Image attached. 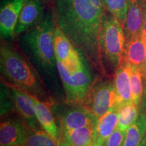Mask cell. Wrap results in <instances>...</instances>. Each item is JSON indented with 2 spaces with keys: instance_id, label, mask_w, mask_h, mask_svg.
<instances>
[{
  "instance_id": "21",
  "label": "cell",
  "mask_w": 146,
  "mask_h": 146,
  "mask_svg": "<svg viewBox=\"0 0 146 146\" xmlns=\"http://www.w3.org/2000/svg\"><path fill=\"white\" fill-rule=\"evenodd\" d=\"M139 116V108L134 104L130 103L119 109L117 129L127 131L130 126L137 120Z\"/></svg>"
},
{
  "instance_id": "10",
  "label": "cell",
  "mask_w": 146,
  "mask_h": 146,
  "mask_svg": "<svg viewBox=\"0 0 146 146\" xmlns=\"http://www.w3.org/2000/svg\"><path fill=\"white\" fill-rule=\"evenodd\" d=\"M43 12L44 8L41 0H27L20 13L15 35L25 33L39 23L44 16Z\"/></svg>"
},
{
  "instance_id": "16",
  "label": "cell",
  "mask_w": 146,
  "mask_h": 146,
  "mask_svg": "<svg viewBox=\"0 0 146 146\" xmlns=\"http://www.w3.org/2000/svg\"><path fill=\"white\" fill-rule=\"evenodd\" d=\"M119 108L115 106L109 112L98 118L97 121L94 141L102 145L108 137L117 129Z\"/></svg>"
},
{
  "instance_id": "17",
  "label": "cell",
  "mask_w": 146,
  "mask_h": 146,
  "mask_svg": "<svg viewBox=\"0 0 146 146\" xmlns=\"http://www.w3.org/2000/svg\"><path fill=\"white\" fill-rule=\"evenodd\" d=\"M96 123L64 132L62 139L70 146H89L94 140Z\"/></svg>"
},
{
  "instance_id": "15",
  "label": "cell",
  "mask_w": 146,
  "mask_h": 146,
  "mask_svg": "<svg viewBox=\"0 0 146 146\" xmlns=\"http://www.w3.org/2000/svg\"><path fill=\"white\" fill-rule=\"evenodd\" d=\"M98 120L92 113L83 106L77 107L68 111L64 116L62 120V133L96 124Z\"/></svg>"
},
{
  "instance_id": "29",
  "label": "cell",
  "mask_w": 146,
  "mask_h": 146,
  "mask_svg": "<svg viewBox=\"0 0 146 146\" xmlns=\"http://www.w3.org/2000/svg\"><path fill=\"white\" fill-rule=\"evenodd\" d=\"M47 1H50V0H47Z\"/></svg>"
},
{
  "instance_id": "6",
  "label": "cell",
  "mask_w": 146,
  "mask_h": 146,
  "mask_svg": "<svg viewBox=\"0 0 146 146\" xmlns=\"http://www.w3.org/2000/svg\"><path fill=\"white\" fill-rule=\"evenodd\" d=\"M114 81L106 80L91 85L81 106L99 118L116 106Z\"/></svg>"
},
{
  "instance_id": "20",
  "label": "cell",
  "mask_w": 146,
  "mask_h": 146,
  "mask_svg": "<svg viewBox=\"0 0 146 146\" xmlns=\"http://www.w3.org/2000/svg\"><path fill=\"white\" fill-rule=\"evenodd\" d=\"M143 72L140 69L130 68V81L133 103L139 108L143 94Z\"/></svg>"
},
{
  "instance_id": "23",
  "label": "cell",
  "mask_w": 146,
  "mask_h": 146,
  "mask_svg": "<svg viewBox=\"0 0 146 146\" xmlns=\"http://www.w3.org/2000/svg\"><path fill=\"white\" fill-rule=\"evenodd\" d=\"M126 133L120 129H115L114 132L102 144V146H123L125 143Z\"/></svg>"
},
{
  "instance_id": "9",
  "label": "cell",
  "mask_w": 146,
  "mask_h": 146,
  "mask_svg": "<svg viewBox=\"0 0 146 146\" xmlns=\"http://www.w3.org/2000/svg\"><path fill=\"white\" fill-rule=\"evenodd\" d=\"M146 63V43L143 35L126 40L121 64L144 72Z\"/></svg>"
},
{
  "instance_id": "24",
  "label": "cell",
  "mask_w": 146,
  "mask_h": 146,
  "mask_svg": "<svg viewBox=\"0 0 146 146\" xmlns=\"http://www.w3.org/2000/svg\"><path fill=\"white\" fill-rule=\"evenodd\" d=\"M142 35L144 41L146 43V0H144V16H143V25Z\"/></svg>"
},
{
  "instance_id": "12",
  "label": "cell",
  "mask_w": 146,
  "mask_h": 146,
  "mask_svg": "<svg viewBox=\"0 0 146 146\" xmlns=\"http://www.w3.org/2000/svg\"><path fill=\"white\" fill-rule=\"evenodd\" d=\"M127 13L124 24L126 40L142 35L144 16V0H127Z\"/></svg>"
},
{
  "instance_id": "5",
  "label": "cell",
  "mask_w": 146,
  "mask_h": 146,
  "mask_svg": "<svg viewBox=\"0 0 146 146\" xmlns=\"http://www.w3.org/2000/svg\"><path fill=\"white\" fill-rule=\"evenodd\" d=\"M56 67L61 78L68 104L82 105L92 85L88 64L85 60L74 70H69L61 61L56 59Z\"/></svg>"
},
{
  "instance_id": "8",
  "label": "cell",
  "mask_w": 146,
  "mask_h": 146,
  "mask_svg": "<svg viewBox=\"0 0 146 146\" xmlns=\"http://www.w3.org/2000/svg\"><path fill=\"white\" fill-rule=\"evenodd\" d=\"M27 0H8L0 11V33L1 37L12 39L22 8Z\"/></svg>"
},
{
  "instance_id": "30",
  "label": "cell",
  "mask_w": 146,
  "mask_h": 146,
  "mask_svg": "<svg viewBox=\"0 0 146 146\" xmlns=\"http://www.w3.org/2000/svg\"><path fill=\"white\" fill-rule=\"evenodd\" d=\"M21 146H25V145H21Z\"/></svg>"
},
{
  "instance_id": "11",
  "label": "cell",
  "mask_w": 146,
  "mask_h": 146,
  "mask_svg": "<svg viewBox=\"0 0 146 146\" xmlns=\"http://www.w3.org/2000/svg\"><path fill=\"white\" fill-rule=\"evenodd\" d=\"M29 127H25L18 118H10L0 125V145L21 146L24 145Z\"/></svg>"
},
{
  "instance_id": "1",
  "label": "cell",
  "mask_w": 146,
  "mask_h": 146,
  "mask_svg": "<svg viewBox=\"0 0 146 146\" xmlns=\"http://www.w3.org/2000/svg\"><path fill=\"white\" fill-rule=\"evenodd\" d=\"M105 9L102 0H57L56 22L77 50L102 72L100 34Z\"/></svg>"
},
{
  "instance_id": "14",
  "label": "cell",
  "mask_w": 146,
  "mask_h": 146,
  "mask_svg": "<svg viewBox=\"0 0 146 146\" xmlns=\"http://www.w3.org/2000/svg\"><path fill=\"white\" fill-rule=\"evenodd\" d=\"M35 104L36 116L39 125L56 141L60 142V132L52 112V103L49 101H40L39 98L30 94Z\"/></svg>"
},
{
  "instance_id": "25",
  "label": "cell",
  "mask_w": 146,
  "mask_h": 146,
  "mask_svg": "<svg viewBox=\"0 0 146 146\" xmlns=\"http://www.w3.org/2000/svg\"><path fill=\"white\" fill-rule=\"evenodd\" d=\"M60 146H70L66 141L62 139L60 141Z\"/></svg>"
},
{
  "instance_id": "4",
  "label": "cell",
  "mask_w": 146,
  "mask_h": 146,
  "mask_svg": "<svg viewBox=\"0 0 146 146\" xmlns=\"http://www.w3.org/2000/svg\"><path fill=\"white\" fill-rule=\"evenodd\" d=\"M125 42L123 25L106 11L103 16L100 34L102 72L117 70L123 60Z\"/></svg>"
},
{
  "instance_id": "2",
  "label": "cell",
  "mask_w": 146,
  "mask_h": 146,
  "mask_svg": "<svg viewBox=\"0 0 146 146\" xmlns=\"http://www.w3.org/2000/svg\"><path fill=\"white\" fill-rule=\"evenodd\" d=\"M56 22L54 15L47 12L39 23L22 37V44L36 65L48 74L56 66L54 36Z\"/></svg>"
},
{
  "instance_id": "19",
  "label": "cell",
  "mask_w": 146,
  "mask_h": 146,
  "mask_svg": "<svg viewBox=\"0 0 146 146\" xmlns=\"http://www.w3.org/2000/svg\"><path fill=\"white\" fill-rule=\"evenodd\" d=\"M25 146H60V142L52 138L43 129H31L29 128Z\"/></svg>"
},
{
  "instance_id": "28",
  "label": "cell",
  "mask_w": 146,
  "mask_h": 146,
  "mask_svg": "<svg viewBox=\"0 0 146 146\" xmlns=\"http://www.w3.org/2000/svg\"><path fill=\"white\" fill-rule=\"evenodd\" d=\"M143 78H145L146 81V63H145V69H144V72H143Z\"/></svg>"
},
{
  "instance_id": "13",
  "label": "cell",
  "mask_w": 146,
  "mask_h": 146,
  "mask_svg": "<svg viewBox=\"0 0 146 146\" xmlns=\"http://www.w3.org/2000/svg\"><path fill=\"white\" fill-rule=\"evenodd\" d=\"M114 89L116 92V106L120 108L123 106L132 103L130 81V67L121 64L114 74Z\"/></svg>"
},
{
  "instance_id": "7",
  "label": "cell",
  "mask_w": 146,
  "mask_h": 146,
  "mask_svg": "<svg viewBox=\"0 0 146 146\" xmlns=\"http://www.w3.org/2000/svg\"><path fill=\"white\" fill-rule=\"evenodd\" d=\"M5 83L10 89L11 97L14 106L24 122L31 129L39 128V123L36 116L35 106L30 94L13 85Z\"/></svg>"
},
{
  "instance_id": "18",
  "label": "cell",
  "mask_w": 146,
  "mask_h": 146,
  "mask_svg": "<svg viewBox=\"0 0 146 146\" xmlns=\"http://www.w3.org/2000/svg\"><path fill=\"white\" fill-rule=\"evenodd\" d=\"M146 134V115L139 114L135 121L128 128L123 146H138Z\"/></svg>"
},
{
  "instance_id": "26",
  "label": "cell",
  "mask_w": 146,
  "mask_h": 146,
  "mask_svg": "<svg viewBox=\"0 0 146 146\" xmlns=\"http://www.w3.org/2000/svg\"><path fill=\"white\" fill-rule=\"evenodd\" d=\"M138 146H146V134H145V135L144 136L143 139H142L141 143H139V145Z\"/></svg>"
},
{
  "instance_id": "22",
  "label": "cell",
  "mask_w": 146,
  "mask_h": 146,
  "mask_svg": "<svg viewBox=\"0 0 146 146\" xmlns=\"http://www.w3.org/2000/svg\"><path fill=\"white\" fill-rule=\"evenodd\" d=\"M105 10L123 25L127 18V0H102Z\"/></svg>"
},
{
  "instance_id": "3",
  "label": "cell",
  "mask_w": 146,
  "mask_h": 146,
  "mask_svg": "<svg viewBox=\"0 0 146 146\" xmlns=\"http://www.w3.org/2000/svg\"><path fill=\"white\" fill-rule=\"evenodd\" d=\"M0 68L7 83L39 99L45 96L40 78L22 55L7 43L0 47Z\"/></svg>"
},
{
  "instance_id": "27",
  "label": "cell",
  "mask_w": 146,
  "mask_h": 146,
  "mask_svg": "<svg viewBox=\"0 0 146 146\" xmlns=\"http://www.w3.org/2000/svg\"><path fill=\"white\" fill-rule=\"evenodd\" d=\"M89 146H102V145H100L99 143H97V142H96V141H93L92 143H91V145H89Z\"/></svg>"
}]
</instances>
